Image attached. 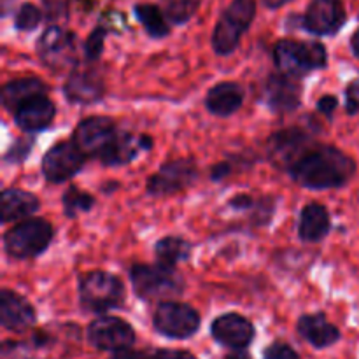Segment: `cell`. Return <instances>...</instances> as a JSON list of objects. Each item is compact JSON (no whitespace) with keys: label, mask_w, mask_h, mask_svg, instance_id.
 Here are the masks:
<instances>
[{"label":"cell","mask_w":359,"mask_h":359,"mask_svg":"<svg viewBox=\"0 0 359 359\" xmlns=\"http://www.w3.org/2000/svg\"><path fill=\"white\" fill-rule=\"evenodd\" d=\"M287 172L304 188L333 189L342 188L354 177L356 163L337 147L318 146L309 149Z\"/></svg>","instance_id":"6da1fadb"},{"label":"cell","mask_w":359,"mask_h":359,"mask_svg":"<svg viewBox=\"0 0 359 359\" xmlns=\"http://www.w3.org/2000/svg\"><path fill=\"white\" fill-rule=\"evenodd\" d=\"M273 60L280 74L293 79L305 76L311 70L325 69L328 63L326 48L319 42H300L284 39L273 48Z\"/></svg>","instance_id":"7a4b0ae2"},{"label":"cell","mask_w":359,"mask_h":359,"mask_svg":"<svg viewBox=\"0 0 359 359\" xmlns=\"http://www.w3.org/2000/svg\"><path fill=\"white\" fill-rule=\"evenodd\" d=\"M79 300L86 311L104 314L125 304V286L121 279L112 273L93 270L81 277Z\"/></svg>","instance_id":"3957f363"},{"label":"cell","mask_w":359,"mask_h":359,"mask_svg":"<svg viewBox=\"0 0 359 359\" xmlns=\"http://www.w3.org/2000/svg\"><path fill=\"white\" fill-rule=\"evenodd\" d=\"M130 280L137 297L144 300L177 297L184 291V279L175 269L160 265H133Z\"/></svg>","instance_id":"277c9868"},{"label":"cell","mask_w":359,"mask_h":359,"mask_svg":"<svg viewBox=\"0 0 359 359\" xmlns=\"http://www.w3.org/2000/svg\"><path fill=\"white\" fill-rule=\"evenodd\" d=\"M256 16V0H231L212 34V48L217 55H230L241 44L242 35Z\"/></svg>","instance_id":"5b68a950"},{"label":"cell","mask_w":359,"mask_h":359,"mask_svg":"<svg viewBox=\"0 0 359 359\" xmlns=\"http://www.w3.org/2000/svg\"><path fill=\"white\" fill-rule=\"evenodd\" d=\"M53 241V226L46 219H25L4 237V249L11 258L28 259L42 255Z\"/></svg>","instance_id":"8992f818"},{"label":"cell","mask_w":359,"mask_h":359,"mask_svg":"<svg viewBox=\"0 0 359 359\" xmlns=\"http://www.w3.org/2000/svg\"><path fill=\"white\" fill-rule=\"evenodd\" d=\"M154 330L168 339H189L200 328V314L188 304L161 302L153 316Z\"/></svg>","instance_id":"52a82bcc"},{"label":"cell","mask_w":359,"mask_h":359,"mask_svg":"<svg viewBox=\"0 0 359 359\" xmlns=\"http://www.w3.org/2000/svg\"><path fill=\"white\" fill-rule=\"evenodd\" d=\"M88 342L100 351H111L119 353L126 351L135 342V332L132 326L121 318H112V316H102L95 319L88 326Z\"/></svg>","instance_id":"ba28073f"},{"label":"cell","mask_w":359,"mask_h":359,"mask_svg":"<svg viewBox=\"0 0 359 359\" xmlns=\"http://www.w3.org/2000/svg\"><path fill=\"white\" fill-rule=\"evenodd\" d=\"M84 154L72 140H65L46 153L42 158L41 170L44 174L46 181L53 184H62L70 181L81 168L84 167Z\"/></svg>","instance_id":"9c48e42d"},{"label":"cell","mask_w":359,"mask_h":359,"mask_svg":"<svg viewBox=\"0 0 359 359\" xmlns=\"http://www.w3.org/2000/svg\"><path fill=\"white\" fill-rule=\"evenodd\" d=\"M118 135L114 121L105 116H91L83 119L74 132L72 142L83 151L84 156L100 158Z\"/></svg>","instance_id":"30bf717a"},{"label":"cell","mask_w":359,"mask_h":359,"mask_svg":"<svg viewBox=\"0 0 359 359\" xmlns=\"http://www.w3.org/2000/svg\"><path fill=\"white\" fill-rule=\"evenodd\" d=\"M198 177L196 163L189 158L168 161L147 181V193L154 196L174 195L189 188Z\"/></svg>","instance_id":"8fae6325"},{"label":"cell","mask_w":359,"mask_h":359,"mask_svg":"<svg viewBox=\"0 0 359 359\" xmlns=\"http://www.w3.org/2000/svg\"><path fill=\"white\" fill-rule=\"evenodd\" d=\"M42 63L53 70H63L76 63V37L60 27H49L37 42Z\"/></svg>","instance_id":"7c38bea8"},{"label":"cell","mask_w":359,"mask_h":359,"mask_svg":"<svg viewBox=\"0 0 359 359\" xmlns=\"http://www.w3.org/2000/svg\"><path fill=\"white\" fill-rule=\"evenodd\" d=\"M347 20L342 0H312L304 16V27L314 35H333Z\"/></svg>","instance_id":"4fadbf2b"},{"label":"cell","mask_w":359,"mask_h":359,"mask_svg":"<svg viewBox=\"0 0 359 359\" xmlns=\"http://www.w3.org/2000/svg\"><path fill=\"white\" fill-rule=\"evenodd\" d=\"M309 149H312L311 137L300 128H287L273 133L269 139V153L276 165L290 170Z\"/></svg>","instance_id":"5bb4252c"},{"label":"cell","mask_w":359,"mask_h":359,"mask_svg":"<svg viewBox=\"0 0 359 359\" xmlns=\"http://www.w3.org/2000/svg\"><path fill=\"white\" fill-rule=\"evenodd\" d=\"M214 340L233 351H242L255 340V326L241 314H223L210 326Z\"/></svg>","instance_id":"9a60e30c"},{"label":"cell","mask_w":359,"mask_h":359,"mask_svg":"<svg viewBox=\"0 0 359 359\" xmlns=\"http://www.w3.org/2000/svg\"><path fill=\"white\" fill-rule=\"evenodd\" d=\"M263 100L273 112H291L302 102V88L297 79L284 74H276L263 84Z\"/></svg>","instance_id":"2e32d148"},{"label":"cell","mask_w":359,"mask_h":359,"mask_svg":"<svg viewBox=\"0 0 359 359\" xmlns=\"http://www.w3.org/2000/svg\"><path fill=\"white\" fill-rule=\"evenodd\" d=\"M37 319L30 302L25 300L21 294L11 290H2L0 293V323L11 332H23L30 328Z\"/></svg>","instance_id":"e0dca14e"},{"label":"cell","mask_w":359,"mask_h":359,"mask_svg":"<svg viewBox=\"0 0 359 359\" xmlns=\"http://www.w3.org/2000/svg\"><path fill=\"white\" fill-rule=\"evenodd\" d=\"M153 147V139L147 135H130V133L118 132L116 139L100 156V161L109 167H119L126 165L137 158L140 151H149Z\"/></svg>","instance_id":"ac0fdd59"},{"label":"cell","mask_w":359,"mask_h":359,"mask_svg":"<svg viewBox=\"0 0 359 359\" xmlns=\"http://www.w3.org/2000/svg\"><path fill=\"white\" fill-rule=\"evenodd\" d=\"M55 114V104L46 95H41L21 105L14 112V119H16V125L25 132H41L51 125Z\"/></svg>","instance_id":"d6986e66"},{"label":"cell","mask_w":359,"mask_h":359,"mask_svg":"<svg viewBox=\"0 0 359 359\" xmlns=\"http://www.w3.org/2000/svg\"><path fill=\"white\" fill-rule=\"evenodd\" d=\"M297 330L302 339L307 340L311 346L318 347V349H325V347L333 346L340 340L339 328L333 326L325 314L302 316L298 319Z\"/></svg>","instance_id":"ffe728a7"},{"label":"cell","mask_w":359,"mask_h":359,"mask_svg":"<svg viewBox=\"0 0 359 359\" xmlns=\"http://www.w3.org/2000/svg\"><path fill=\"white\" fill-rule=\"evenodd\" d=\"M244 102V90L233 81L219 83L209 90L205 97V105L209 112L216 116H230L241 109Z\"/></svg>","instance_id":"44dd1931"},{"label":"cell","mask_w":359,"mask_h":359,"mask_svg":"<svg viewBox=\"0 0 359 359\" xmlns=\"http://www.w3.org/2000/svg\"><path fill=\"white\" fill-rule=\"evenodd\" d=\"M48 86L44 81L37 77H25V79H14L2 88V104L9 111L16 112L23 104L30 102L32 98L46 95Z\"/></svg>","instance_id":"7402d4cb"},{"label":"cell","mask_w":359,"mask_h":359,"mask_svg":"<svg viewBox=\"0 0 359 359\" xmlns=\"http://www.w3.org/2000/svg\"><path fill=\"white\" fill-rule=\"evenodd\" d=\"M332 228L330 214L325 205L321 203H309L304 207L300 217V226L298 233L304 242H319L328 235Z\"/></svg>","instance_id":"603a6c76"},{"label":"cell","mask_w":359,"mask_h":359,"mask_svg":"<svg viewBox=\"0 0 359 359\" xmlns=\"http://www.w3.org/2000/svg\"><path fill=\"white\" fill-rule=\"evenodd\" d=\"M39 198L32 193L18 188L2 191V223H13L32 216L39 210Z\"/></svg>","instance_id":"cb8c5ba5"},{"label":"cell","mask_w":359,"mask_h":359,"mask_svg":"<svg viewBox=\"0 0 359 359\" xmlns=\"http://www.w3.org/2000/svg\"><path fill=\"white\" fill-rule=\"evenodd\" d=\"M65 95L70 102L77 104L97 102L104 95V83L93 72H76L67 81Z\"/></svg>","instance_id":"d4e9b609"},{"label":"cell","mask_w":359,"mask_h":359,"mask_svg":"<svg viewBox=\"0 0 359 359\" xmlns=\"http://www.w3.org/2000/svg\"><path fill=\"white\" fill-rule=\"evenodd\" d=\"M191 251L193 245L182 237H165L158 241L156 245H154L156 262L160 265L168 266V269H175L177 263L189 259Z\"/></svg>","instance_id":"484cf974"},{"label":"cell","mask_w":359,"mask_h":359,"mask_svg":"<svg viewBox=\"0 0 359 359\" xmlns=\"http://www.w3.org/2000/svg\"><path fill=\"white\" fill-rule=\"evenodd\" d=\"M135 16L144 25V28H146L151 37H167L168 32H170V27L165 20V13H161L160 7L154 6V4H137Z\"/></svg>","instance_id":"4316f807"},{"label":"cell","mask_w":359,"mask_h":359,"mask_svg":"<svg viewBox=\"0 0 359 359\" xmlns=\"http://www.w3.org/2000/svg\"><path fill=\"white\" fill-rule=\"evenodd\" d=\"M95 205V198L86 191H81L76 186H70L63 195V209L67 217H77L81 212H88Z\"/></svg>","instance_id":"83f0119b"},{"label":"cell","mask_w":359,"mask_h":359,"mask_svg":"<svg viewBox=\"0 0 359 359\" xmlns=\"http://www.w3.org/2000/svg\"><path fill=\"white\" fill-rule=\"evenodd\" d=\"M202 0H163L165 16L174 23L181 25L191 20L198 11Z\"/></svg>","instance_id":"f1b7e54d"},{"label":"cell","mask_w":359,"mask_h":359,"mask_svg":"<svg viewBox=\"0 0 359 359\" xmlns=\"http://www.w3.org/2000/svg\"><path fill=\"white\" fill-rule=\"evenodd\" d=\"M41 11H39L37 6L30 2L21 4L20 9H18L16 16H14V25H16L18 30H35L41 23Z\"/></svg>","instance_id":"f546056e"},{"label":"cell","mask_w":359,"mask_h":359,"mask_svg":"<svg viewBox=\"0 0 359 359\" xmlns=\"http://www.w3.org/2000/svg\"><path fill=\"white\" fill-rule=\"evenodd\" d=\"M105 35H107V30L104 27H97L90 34V37L84 42V55L90 62H95V60L100 58L102 51H104V41Z\"/></svg>","instance_id":"4dcf8cb0"},{"label":"cell","mask_w":359,"mask_h":359,"mask_svg":"<svg viewBox=\"0 0 359 359\" xmlns=\"http://www.w3.org/2000/svg\"><path fill=\"white\" fill-rule=\"evenodd\" d=\"M32 146H34V139H21L14 144L6 154L7 163H23L27 156L30 154Z\"/></svg>","instance_id":"1f68e13d"},{"label":"cell","mask_w":359,"mask_h":359,"mask_svg":"<svg viewBox=\"0 0 359 359\" xmlns=\"http://www.w3.org/2000/svg\"><path fill=\"white\" fill-rule=\"evenodd\" d=\"M263 359H302L297 351L284 342H276L269 346L263 353Z\"/></svg>","instance_id":"d6a6232c"},{"label":"cell","mask_w":359,"mask_h":359,"mask_svg":"<svg viewBox=\"0 0 359 359\" xmlns=\"http://www.w3.org/2000/svg\"><path fill=\"white\" fill-rule=\"evenodd\" d=\"M346 100H347V112L349 114H356L359 112V79L353 81L346 90Z\"/></svg>","instance_id":"836d02e7"},{"label":"cell","mask_w":359,"mask_h":359,"mask_svg":"<svg viewBox=\"0 0 359 359\" xmlns=\"http://www.w3.org/2000/svg\"><path fill=\"white\" fill-rule=\"evenodd\" d=\"M337 105H339V100H337L333 95H325L323 98H319L318 102V111L321 112V114L328 116V118H332L333 116V111L337 109Z\"/></svg>","instance_id":"e575fe53"},{"label":"cell","mask_w":359,"mask_h":359,"mask_svg":"<svg viewBox=\"0 0 359 359\" xmlns=\"http://www.w3.org/2000/svg\"><path fill=\"white\" fill-rule=\"evenodd\" d=\"M154 359H196L193 354L186 353V351H172V349H161L154 353Z\"/></svg>","instance_id":"d590c367"},{"label":"cell","mask_w":359,"mask_h":359,"mask_svg":"<svg viewBox=\"0 0 359 359\" xmlns=\"http://www.w3.org/2000/svg\"><path fill=\"white\" fill-rule=\"evenodd\" d=\"M111 359H154V353H140V351H119V353H114V356Z\"/></svg>","instance_id":"8d00e7d4"},{"label":"cell","mask_w":359,"mask_h":359,"mask_svg":"<svg viewBox=\"0 0 359 359\" xmlns=\"http://www.w3.org/2000/svg\"><path fill=\"white\" fill-rule=\"evenodd\" d=\"M230 205L237 207V209H249V207L255 205V202H252V198L249 195H238L231 200Z\"/></svg>","instance_id":"74e56055"},{"label":"cell","mask_w":359,"mask_h":359,"mask_svg":"<svg viewBox=\"0 0 359 359\" xmlns=\"http://www.w3.org/2000/svg\"><path fill=\"white\" fill-rule=\"evenodd\" d=\"M230 174V165L228 163H217L216 167L212 168V179L214 181H221V179L224 177V175Z\"/></svg>","instance_id":"f35d334b"},{"label":"cell","mask_w":359,"mask_h":359,"mask_svg":"<svg viewBox=\"0 0 359 359\" xmlns=\"http://www.w3.org/2000/svg\"><path fill=\"white\" fill-rule=\"evenodd\" d=\"M293 2V0H263V4H265L266 7H270V9H279V7L286 6V4Z\"/></svg>","instance_id":"ab89813d"},{"label":"cell","mask_w":359,"mask_h":359,"mask_svg":"<svg viewBox=\"0 0 359 359\" xmlns=\"http://www.w3.org/2000/svg\"><path fill=\"white\" fill-rule=\"evenodd\" d=\"M224 359H252V358L249 356V354L245 353L244 349H242V351H233V353L228 354V356Z\"/></svg>","instance_id":"60d3db41"},{"label":"cell","mask_w":359,"mask_h":359,"mask_svg":"<svg viewBox=\"0 0 359 359\" xmlns=\"http://www.w3.org/2000/svg\"><path fill=\"white\" fill-rule=\"evenodd\" d=\"M351 48H353V53L359 58V28L356 30V34L353 35V39H351Z\"/></svg>","instance_id":"b9f144b4"}]
</instances>
